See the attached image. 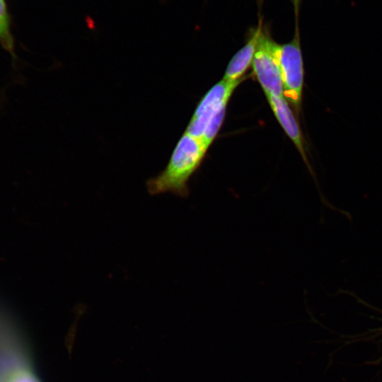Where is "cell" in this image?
Masks as SVG:
<instances>
[{
	"label": "cell",
	"instance_id": "1",
	"mask_svg": "<svg viewBox=\"0 0 382 382\" xmlns=\"http://www.w3.org/2000/svg\"><path fill=\"white\" fill-rule=\"evenodd\" d=\"M207 150L199 139L185 132L165 169L147 180L146 187L149 194L171 192L187 197L190 178L199 167Z\"/></svg>",
	"mask_w": 382,
	"mask_h": 382
},
{
	"label": "cell",
	"instance_id": "2",
	"mask_svg": "<svg viewBox=\"0 0 382 382\" xmlns=\"http://www.w3.org/2000/svg\"><path fill=\"white\" fill-rule=\"evenodd\" d=\"M278 57L284 98L299 114L301 110L304 69L298 28L290 42L279 45Z\"/></svg>",
	"mask_w": 382,
	"mask_h": 382
},
{
	"label": "cell",
	"instance_id": "3",
	"mask_svg": "<svg viewBox=\"0 0 382 382\" xmlns=\"http://www.w3.org/2000/svg\"><path fill=\"white\" fill-rule=\"evenodd\" d=\"M279 44L263 32L260 34L252 67L266 96H283V86L278 57Z\"/></svg>",
	"mask_w": 382,
	"mask_h": 382
},
{
	"label": "cell",
	"instance_id": "4",
	"mask_svg": "<svg viewBox=\"0 0 382 382\" xmlns=\"http://www.w3.org/2000/svg\"><path fill=\"white\" fill-rule=\"evenodd\" d=\"M245 79V76L238 81L222 79L212 87L197 106L185 132L199 139L211 120L226 107L236 87Z\"/></svg>",
	"mask_w": 382,
	"mask_h": 382
},
{
	"label": "cell",
	"instance_id": "5",
	"mask_svg": "<svg viewBox=\"0 0 382 382\" xmlns=\"http://www.w3.org/2000/svg\"><path fill=\"white\" fill-rule=\"evenodd\" d=\"M266 97L277 121L286 135L292 141L308 169L311 171V168L310 167L306 154L303 138L300 126L293 111L289 107V103L282 96L268 95Z\"/></svg>",
	"mask_w": 382,
	"mask_h": 382
},
{
	"label": "cell",
	"instance_id": "6",
	"mask_svg": "<svg viewBox=\"0 0 382 382\" xmlns=\"http://www.w3.org/2000/svg\"><path fill=\"white\" fill-rule=\"evenodd\" d=\"M262 33V21L260 20L256 30L253 33L247 43L232 57L226 69L223 79L238 81L252 65L259 37Z\"/></svg>",
	"mask_w": 382,
	"mask_h": 382
},
{
	"label": "cell",
	"instance_id": "7",
	"mask_svg": "<svg viewBox=\"0 0 382 382\" xmlns=\"http://www.w3.org/2000/svg\"><path fill=\"white\" fill-rule=\"evenodd\" d=\"M0 44L15 59L14 41L10 30L9 17L4 0H0Z\"/></svg>",
	"mask_w": 382,
	"mask_h": 382
},
{
	"label": "cell",
	"instance_id": "8",
	"mask_svg": "<svg viewBox=\"0 0 382 382\" xmlns=\"http://www.w3.org/2000/svg\"><path fill=\"white\" fill-rule=\"evenodd\" d=\"M226 108H223L218 113L214 116L207 125L202 136L199 139L207 149L216 138L224 120Z\"/></svg>",
	"mask_w": 382,
	"mask_h": 382
},
{
	"label": "cell",
	"instance_id": "9",
	"mask_svg": "<svg viewBox=\"0 0 382 382\" xmlns=\"http://www.w3.org/2000/svg\"><path fill=\"white\" fill-rule=\"evenodd\" d=\"M11 382H37L35 379L28 374L22 373L17 374Z\"/></svg>",
	"mask_w": 382,
	"mask_h": 382
},
{
	"label": "cell",
	"instance_id": "10",
	"mask_svg": "<svg viewBox=\"0 0 382 382\" xmlns=\"http://www.w3.org/2000/svg\"><path fill=\"white\" fill-rule=\"evenodd\" d=\"M300 1L301 0H293L296 13H298L299 5V3H300Z\"/></svg>",
	"mask_w": 382,
	"mask_h": 382
}]
</instances>
